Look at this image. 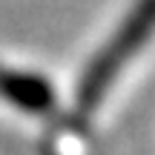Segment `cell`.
<instances>
[{
  "instance_id": "6da1fadb",
  "label": "cell",
  "mask_w": 155,
  "mask_h": 155,
  "mask_svg": "<svg viewBox=\"0 0 155 155\" xmlns=\"http://www.w3.org/2000/svg\"><path fill=\"white\" fill-rule=\"evenodd\" d=\"M152 35H155V0H135L132 9L124 17V23L115 29V35L106 40V46L83 69L78 95H75L78 115H89L98 109L101 101L109 92V86L115 83L118 72L144 49Z\"/></svg>"
},
{
  "instance_id": "7a4b0ae2",
  "label": "cell",
  "mask_w": 155,
  "mask_h": 155,
  "mask_svg": "<svg viewBox=\"0 0 155 155\" xmlns=\"http://www.w3.org/2000/svg\"><path fill=\"white\" fill-rule=\"evenodd\" d=\"M0 98L26 115H52L55 112V89L43 75L35 72L0 66Z\"/></svg>"
}]
</instances>
